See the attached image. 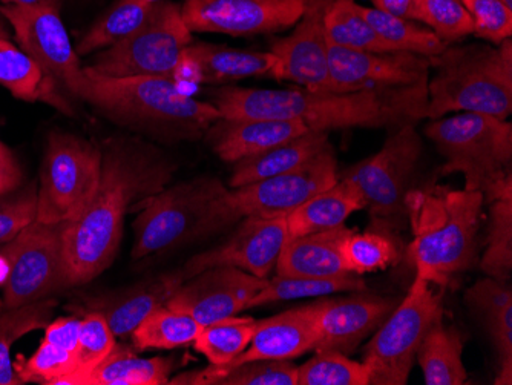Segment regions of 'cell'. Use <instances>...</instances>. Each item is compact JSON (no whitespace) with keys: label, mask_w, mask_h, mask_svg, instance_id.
<instances>
[{"label":"cell","mask_w":512,"mask_h":385,"mask_svg":"<svg viewBox=\"0 0 512 385\" xmlns=\"http://www.w3.org/2000/svg\"><path fill=\"white\" fill-rule=\"evenodd\" d=\"M174 165L148 146L112 143L103 152L97 194L77 220L63 229L69 287L89 283L111 266L132 203L163 191Z\"/></svg>","instance_id":"6da1fadb"},{"label":"cell","mask_w":512,"mask_h":385,"mask_svg":"<svg viewBox=\"0 0 512 385\" xmlns=\"http://www.w3.org/2000/svg\"><path fill=\"white\" fill-rule=\"evenodd\" d=\"M214 105L221 119L299 122L309 131L396 129L427 119L428 83L345 94L304 88H226L215 94Z\"/></svg>","instance_id":"7a4b0ae2"},{"label":"cell","mask_w":512,"mask_h":385,"mask_svg":"<svg viewBox=\"0 0 512 385\" xmlns=\"http://www.w3.org/2000/svg\"><path fill=\"white\" fill-rule=\"evenodd\" d=\"M482 192L433 185L405 197L411 238L407 257L417 277L445 287L473 266L482 223Z\"/></svg>","instance_id":"3957f363"},{"label":"cell","mask_w":512,"mask_h":385,"mask_svg":"<svg viewBox=\"0 0 512 385\" xmlns=\"http://www.w3.org/2000/svg\"><path fill=\"white\" fill-rule=\"evenodd\" d=\"M79 99L115 122L131 125L169 142L200 139L217 120L214 103L178 93L169 77H111L86 73Z\"/></svg>","instance_id":"277c9868"},{"label":"cell","mask_w":512,"mask_h":385,"mask_svg":"<svg viewBox=\"0 0 512 385\" xmlns=\"http://www.w3.org/2000/svg\"><path fill=\"white\" fill-rule=\"evenodd\" d=\"M427 119L476 112L506 120L512 112V42L445 48L431 59Z\"/></svg>","instance_id":"5b68a950"},{"label":"cell","mask_w":512,"mask_h":385,"mask_svg":"<svg viewBox=\"0 0 512 385\" xmlns=\"http://www.w3.org/2000/svg\"><path fill=\"white\" fill-rule=\"evenodd\" d=\"M425 135L445 158L440 174H462L467 191L482 192L485 203L512 198V125L476 112L431 120Z\"/></svg>","instance_id":"8992f818"},{"label":"cell","mask_w":512,"mask_h":385,"mask_svg":"<svg viewBox=\"0 0 512 385\" xmlns=\"http://www.w3.org/2000/svg\"><path fill=\"white\" fill-rule=\"evenodd\" d=\"M339 180L332 143L287 174L227 189L204 221L201 238L211 237L247 217H281Z\"/></svg>","instance_id":"52a82bcc"},{"label":"cell","mask_w":512,"mask_h":385,"mask_svg":"<svg viewBox=\"0 0 512 385\" xmlns=\"http://www.w3.org/2000/svg\"><path fill=\"white\" fill-rule=\"evenodd\" d=\"M444 318V289L414 278L407 297L396 304L364 350L370 385H405L428 330Z\"/></svg>","instance_id":"ba28073f"},{"label":"cell","mask_w":512,"mask_h":385,"mask_svg":"<svg viewBox=\"0 0 512 385\" xmlns=\"http://www.w3.org/2000/svg\"><path fill=\"white\" fill-rule=\"evenodd\" d=\"M421 135L413 123L399 126L381 151L350 166L339 178L350 181L365 201L376 226L402 228L407 220L405 197L413 189L422 157Z\"/></svg>","instance_id":"9c48e42d"},{"label":"cell","mask_w":512,"mask_h":385,"mask_svg":"<svg viewBox=\"0 0 512 385\" xmlns=\"http://www.w3.org/2000/svg\"><path fill=\"white\" fill-rule=\"evenodd\" d=\"M102 166L99 146L77 135L51 134L37 191L36 220L50 224L77 220L97 194Z\"/></svg>","instance_id":"30bf717a"},{"label":"cell","mask_w":512,"mask_h":385,"mask_svg":"<svg viewBox=\"0 0 512 385\" xmlns=\"http://www.w3.org/2000/svg\"><path fill=\"white\" fill-rule=\"evenodd\" d=\"M227 189L218 178L203 175L146 198L134 223L132 260L201 240L207 214Z\"/></svg>","instance_id":"8fae6325"},{"label":"cell","mask_w":512,"mask_h":385,"mask_svg":"<svg viewBox=\"0 0 512 385\" xmlns=\"http://www.w3.org/2000/svg\"><path fill=\"white\" fill-rule=\"evenodd\" d=\"M194 42L192 31L184 22L181 5L160 2L151 19L131 36L106 48L83 70L92 76L169 77L178 59Z\"/></svg>","instance_id":"7c38bea8"},{"label":"cell","mask_w":512,"mask_h":385,"mask_svg":"<svg viewBox=\"0 0 512 385\" xmlns=\"http://www.w3.org/2000/svg\"><path fill=\"white\" fill-rule=\"evenodd\" d=\"M65 224L34 220L2 249L8 264L4 306L36 303L69 287L63 254Z\"/></svg>","instance_id":"4fadbf2b"},{"label":"cell","mask_w":512,"mask_h":385,"mask_svg":"<svg viewBox=\"0 0 512 385\" xmlns=\"http://www.w3.org/2000/svg\"><path fill=\"white\" fill-rule=\"evenodd\" d=\"M0 14L13 28L22 50L33 57L57 85L79 97L86 74L60 19L59 10L0 5Z\"/></svg>","instance_id":"5bb4252c"},{"label":"cell","mask_w":512,"mask_h":385,"mask_svg":"<svg viewBox=\"0 0 512 385\" xmlns=\"http://www.w3.org/2000/svg\"><path fill=\"white\" fill-rule=\"evenodd\" d=\"M306 0H184L181 14L192 33L244 37L289 30Z\"/></svg>","instance_id":"9a60e30c"},{"label":"cell","mask_w":512,"mask_h":385,"mask_svg":"<svg viewBox=\"0 0 512 385\" xmlns=\"http://www.w3.org/2000/svg\"><path fill=\"white\" fill-rule=\"evenodd\" d=\"M330 74L335 93L390 91L430 80L431 59L404 51L370 53L329 43Z\"/></svg>","instance_id":"2e32d148"},{"label":"cell","mask_w":512,"mask_h":385,"mask_svg":"<svg viewBox=\"0 0 512 385\" xmlns=\"http://www.w3.org/2000/svg\"><path fill=\"white\" fill-rule=\"evenodd\" d=\"M330 0H306V11L293 31L275 40L270 53L276 57L272 77L292 82L309 91L335 93L329 63V42L325 37L324 13Z\"/></svg>","instance_id":"e0dca14e"},{"label":"cell","mask_w":512,"mask_h":385,"mask_svg":"<svg viewBox=\"0 0 512 385\" xmlns=\"http://www.w3.org/2000/svg\"><path fill=\"white\" fill-rule=\"evenodd\" d=\"M287 240L286 215L243 218L237 231L223 244L192 257L181 267V274L189 280L209 267L230 266L258 278H269Z\"/></svg>","instance_id":"ac0fdd59"},{"label":"cell","mask_w":512,"mask_h":385,"mask_svg":"<svg viewBox=\"0 0 512 385\" xmlns=\"http://www.w3.org/2000/svg\"><path fill=\"white\" fill-rule=\"evenodd\" d=\"M267 281L269 278L255 277L237 267H209L184 281L165 306L188 313L206 326L246 310Z\"/></svg>","instance_id":"d6986e66"},{"label":"cell","mask_w":512,"mask_h":385,"mask_svg":"<svg viewBox=\"0 0 512 385\" xmlns=\"http://www.w3.org/2000/svg\"><path fill=\"white\" fill-rule=\"evenodd\" d=\"M313 304L318 329L316 352L352 355L387 320L398 301L353 292L350 297L322 298Z\"/></svg>","instance_id":"ffe728a7"},{"label":"cell","mask_w":512,"mask_h":385,"mask_svg":"<svg viewBox=\"0 0 512 385\" xmlns=\"http://www.w3.org/2000/svg\"><path fill=\"white\" fill-rule=\"evenodd\" d=\"M318 329H316L315 304L293 307L286 312L258 321L255 335L249 347L234 361L223 366H238L244 362L292 361L316 349Z\"/></svg>","instance_id":"44dd1931"},{"label":"cell","mask_w":512,"mask_h":385,"mask_svg":"<svg viewBox=\"0 0 512 385\" xmlns=\"http://www.w3.org/2000/svg\"><path fill=\"white\" fill-rule=\"evenodd\" d=\"M184 281L180 269L166 272L126 289L88 298L86 312L103 315L115 336L131 335L155 309L168 303Z\"/></svg>","instance_id":"7402d4cb"},{"label":"cell","mask_w":512,"mask_h":385,"mask_svg":"<svg viewBox=\"0 0 512 385\" xmlns=\"http://www.w3.org/2000/svg\"><path fill=\"white\" fill-rule=\"evenodd\" d=\"M465 303L490 336L499 372L494 384H512V289L508 281L486 277L476 281L465 295Z\"/></svg>","instance_id":"603a6c76"},{"label":"cell","mask_w":512,"mask_h":385,"mask_svg":"<svg viewBox=\"0 0 512 385\" xmlns=\"http://www.w3.org/2000/svg\"><path fill=\"white\" fill-rule=\"evenodd\" d=\"M307 131L309 129L299 122L220 119L204 135L223 162L237 163Z\"/></svg>","instance_id":"cb8c5ba5"},{"label":"cell","mask_w":512,"mask_h":385,"mask_svg":"<svg viewBox=\"0 0 512 385\" xmlns=\"http://www.w3.org/2000/svg\"><path fill=\"white\" fill-rule=\"evenodd\" d=\"M350 229L339 226L330 231L289 238L276 261L279 277L332 278L348 275L341 244Z\"/></svg>","instance_id":"d4e9b609"},{"label":"cell","mask_w":512,"mask_h":385,"mask_svg":"<svg viewBox=\"0 0 512 385\" xmlns=\"http://www.w3.org/2000/svg\"><path fill=\"white\" fill-rule=\"evenodd\" d=\"M365 209L361 192L350 181L339 178L335 185L304 201L286 215L289 238L330 231L344 226L355 212Z\"/></svg>","instance_id":"484cf974"},{"label":"cell","mask_w":512,"mask_h":385,"mask_svg":"<svg viewBox=\"0 0 512 385\" xmlns=\"http://www.w3.org/2000/svg\"><path fill=\"white\" fill-rule=\"evenodd\" d=\"M330 145L329 132L307 131L304 134L273 146L261 154L243 158L235 163L234 172L229 180V188H241L255 181L266 180L276 175L298 169L299 166L309 162L325 146Z\"/></svg>","instance_id":"4316f807"},{"label":"cell","mask_w":512,"mask_h":385,"mask_svg":"<svg viewBox=\"0 0 512 385\" xmlns=\"http://www.w3.org/2000/svg\"><path fill=\"white\" fill-rule=\"evenodd\" d=\"M0 85L16 99L25 102H46L68 114L69 108L60 96L59 85L42 66L25 51L14 47L7 39H0Z\"/></svg>","instance_id":"83f0119b"},{"label":"cell","mask_w":512,"mask_h":385,"mask_svg":"<svg viewBox=\"0 0 512 385\" xmlns=\"http://www.w3.org/2000/svg\"><path fill=\"white\" fill-rule=\"evenodd\" d=\"M463 336L456 327L437 321L417 350L416 362L427 385H463L468 373L462 361Z\"/></svg>","instance_id":"f1b7e54d"},{"label":"cell","mask_w":512,"mask_h":385,"mask_svg":"<svg viewBox=\"0 0 512 385\" xmlns=\"http://www.w3.org/2000/svg\"><path fill=\"white\" fill-rule=\"evenodd\" d=\"M186 50L200 63L203 82L224 83L247 77L273 76L276 57L270 51L235 50V48L192 42Z\"/></svg>","instance_id":"f546056e"},{"label":"cell","mask_w":512,"mask_h":385,"mask_svg":"<svg viewBox=\"0 0 512 385\" xmlns=\"http://www.w3.org/2000/svg\"><path fill=\"white\" fill-rule=\"evenodd\" d=\"M172 385H298L292 361H250L238 366H211L169 379Z\"/></svg>","instance_id":"4dcf8cb0"},{"label":"cell","mask_w":512,"mask_h":385,"mask_svg":"<svg viewBox=\"0 0 512 385\" xmlns=\"http://www.w3.org/2000/svg\"><path fill=\"white\" fill-rule=\"evenodd\" d=\"M174 362L168 358H140L115 346L114 352L80 379L79 385H165Z\"/></svg>","instance_id":"1f68e13d"},{"label":"cell","mask_w":512,"mask_h":385,"mask_svg":"<svg viewBox=\"0 0 512 385\" xmlns=\"http://www.w3.org/2000/svg\"><path fill=\"white\" fill-rule=\"evenodd\" d=\"M327 42L335 47L370 53H390V47L368 24L356 0H332L324 13Z\"/></svg>","instance_id":"d6a6232c"},{"label":"cell","mask_w":512,"mask_h":385,"mask_svg":"<svg viewBox=\"0 0 512 385\" xmlns=\"http://www.w3.org/2000/svg\"><path fill=\"white\" fill-rule=\"evenodd\" d=\"M57 307L56 300L36 301L19 307H7L0 301V385H22L11 361V347L22 336L45 329Z\"/></svg>","instance_id":"836d02e7"},{"label":"cell","mask_w":512,"mask_h":385,"mask_svg":"<svg viewBox=\"0 0 512 385\" xmlns=\"http://www.w3.org/2000/svg\"><path fill=\"white\" fill-rule=\"evenodd\" d=\"M367 284L359 275L348 274L332 278L279 277L267 281L266 286L249 301L246 309L301 300V298L332 297L338 293L365 292Z\"/></svg>","instance_id":"e575fe53"},{"label":"cell","mask_w":512,"mask_h":385,"mask_svg":"<svg viewBox=\"0 0 512 385\" xmlns=\"http://www.w3.org/2000/svg\"><path fill=\"white\" fill-rule=\"evenodd\" d=\"M155 5L157 4H148L143 0H119L80 39L76 53L79 56H86L122 42L151 19Z\"/></svg>","instance_id":"d590c367"},{"label":"cell","mask_w":512,"mask_h":385,"mask_svg":"<svg viewBox=\"0 0 512 385\" xmlns=\"http://www.w3.org/2000/svg\"><path fill=\"white\" fill-rule=\"evenodd\" d=\"M362 13L368 24L375 28L376 33L393 51H404L433 59L444 53L448 47L447 43L442 42L430 28L416 20L391 16L376 8L362 7Z\"/></svg>","instance_id":"8d00e7d4"},{"label":"cell","mask_w":512,"mask_h":385,"mask_svg":"<svg viewBox=\"0 0 512 385\" xmlns=\"http://www.w3.org/2000/svg\"><path fill=\"white\" fill-rule=\"evenodd\" d=\"M203 324L188 313L161 306L132 332L138 352L148 349L171 350L194 343Z\"/></svg>","instance_id":"74e56055"},{"label":"cell","mask_w":512,"mask_h":385,"mask_svg":"<svg viewBox=\"0 0 512 385\" xmlns=\"http://www.w3.org/2000/svg\"><path fill=\"white\" fill-rule=\"evenodd\" d=\"M256 326L258 320L250 316H230L203 326L192 344L211 364L223 366L249 347Z\"/></svg>","instance_id":"f35d334b"},{"label":"cell","mask_w":512,"mask_h":385,"mask_svg":"<svg viewBox=\"0 0 512 385\" xmlns=\"http://www.w3.org/2000/svg\"><path fill=\"white\" fill-rule=\"evenodd\" d=\"M342 258L350 274L362 275L387 269L401 260V247L388 232L350 231L341 244Z\"/></svg>","instance_id":"ab89813d"},{"label":"cell","mask_w":512,"mask_h":385,"mask_svg":"<svg viewBox=\"0 0 512 385\" xmlns=\"http://www.w3.org/2000/svg\"><path fill=\"white\" fill-rule=\"evenodd\" d=\"M486 277L508 281L512 272V198L490 203L486 249L480 261Z\"/></svg>","instance_id":"60d3db41"},{"label":"cell","mask_w":512,"mask_h":385,"mask_svg":"<svg viewBox=\"0 0 512 385\" xmlns=\"http://www.w3.org/2000/svg\"><path fill=\"white\" fill-rule=\"evenodd\" d=\"M115 349V335L99 312H86L80 324L74 372L62 385H79L83 376L99 367Z\"/></svg>","instance_id":"b9f144b4"},{"label":"cell","mask_w":512,"mask_h":385,"mask_svg":"<svg viewBox=\"0 0 512 385\" xmlns=\"http://www.w3.org/2000/svg\"><path fill=\"white\" fill-rule=\"evenodd\" d=\"M298 385H370V373L344 353L316 352L298 367Z\"/></svg>","instance_id":"7bdbcfd3"},{"label":"cell","mask_w":512,"mask_h":385,"mask_svg":"<svg viewBox=\"0 0 512 385\" xmlns=\"http://www.w3.org/2000/svg\"><path fill=\"white\" fill-rule=\"evenodd\" d=\"M416 22L447 45L474 33L473 17L462 0H416Z\"/></svg>","instance_id":"ee69618b"},{"label":"cell","mask_w":512,"mask_h":385,"mask_svg":"<svg viewBox=\"0 0 512 385\" xmlns=\"http://www.w3.org/2000/svg\"><path fill=\"white\" fill-rule=\"evenodd\" d=\"M76 352L63 349L43 338L37 352L30 359L20 358L14 364L17 376L23 384L37 382L45 385H62L63 379L74 372Z\"/></svg>","instance_id":"f6af8a7d"},{"label":"cell","mask_w":512,"mask_h":385,"mask_svg":"<svg viewBox=\"0 0 512 385\" xmlns=\"http://www.w3.org/2000/svg\"><path fill=\"white\" fill-rule=\"evenodd\" d=\"M462 4L473 17L474 36L491 45H500L503 40L511 39V8L499 0H462Z\"/></svg>","instance_id":"bcb514c9"},{"label":"cell","mask_w":512,"mask_h":385,"mask_svg":"<svg viewBox=\"0 0 512 385\" xmlns=\"http://www.w3.org/2000/svg\"><path fill=\"white\" fill-rule=\"evenodd\" d=\"M37 189L0 195V244L13 240L22 229L36 220Z\"/></svg>","instance_id":"7dc6e473"},{"label":"cell","mask_w":512,"mask_h":385,"mask_svg":"<svg viewBox=\"0 0 512 385\" xmlns=\"http://www.w3.org/2000/svg\"><path fill=\"white\" fill-rule=\"evenodd\" d=\"M171 79L174 80L178 93L183 96L195 97V94L200 91V85L203 83L201 66L188 50H184L178 59Z\"/></svg>","instance_id":"c3c4849f"},{"label":"cell","mask_w":512,"mask_h":385,"mask_svg":"<svg viewBox=\"0 0 512 385\" xmlns=\"http://www.w3.org/2000/svg\"><path fill=\"white\" fill-rule=\"evenodd\" d=\"M22 183V171L13 152L0 143V195L16 191Z\"/></svg>","instance_id":"681fc988"},{"label":"cell","mask_w":512,"mask_h":385,"mask_svg":"<svg viewBox=\"0 0 512 385\" xmlns=\"http://www.w3.org/2000/svg\"><path fill=\"white\" fill-rule=\"evenodd\" d=\"M373 8L391 16L416 20V0H371Z\"/></svg>","instance_id":"f907efd6"},{"label":"cell","mask_w":512,"mask_h":385,"mask_svg":"<svg viewBox=\"0 0 512 385\" xmlns=\"http://www.w3.org/2000/svg\"><path fill=\"white\" fill-rule=\"evenodd\" d=\"M63 0H0L2 5H11V7H50L60 10Z\"/></svg>","instance_id":"816d5d0a"},{"label":"cell","mask_w":512,"mask_h":385,"mask_svg":"<svg viewBox=\"0 0 512 385\" xmlns=\"http://www.w3.org/2000/svg\"><path fill=\"white\" fill-rule=\"evenodd\" d=\"M7 20L4 19V16L0 14V39H10V33H8L7 25H5Z\"/></svg>","instance_id":"f5cc1de1"},{"label":"cell","mask_w":512,"mask_h":385,"mask_svg":"<svg viewBox=\"0 0 512 385\" xmlns=\"http://www.w3.org/2000/svg\"><path fill=\"white\" fill-rule=\"evenodd\" d=\"M499 2H502L503 5H506V7L512 10V0H499Z\"/></svg>","instance_id":"db71d44e"},{"label":"cell","mask_w":512,"mask_h":385,"mask_svg":"<svg viewBox=\"0 0 512 385\" xmlns=\"http://www.w3.org/2000/svg\"><path fill=\"white\" fill-rule=\"evenodd\" d=\"M143 2H148V4H160V2H165V0H143Z\"/></svg>","instance_id":"11a10c76"},{"label":"cell","mask_w":512,"mask_h":385,"mask_svg":"<svg viewBox=\"0 0 512 385\" xmlns=\"http://www.w3.org/2000/svg\"><path fill=\"white\" fill-rule=\"evenodd\" d=\"M330 2H332V0H330Z\"/></svg>","instance_id":"9f6ffc18"},{"label":"cell","mask_w":512,"mask_h":385,"mask_svg":"<svg viewBox=\"0 0 512 385\" xmlns=\"http://www.w3.org/2000/svg\"><path fill=\"white\" fill-rule=\"evenodd\" d=\"M0 143H2V142H0Z\"/></svg>","instance_id":"6f0895ef"}]
</instances>
